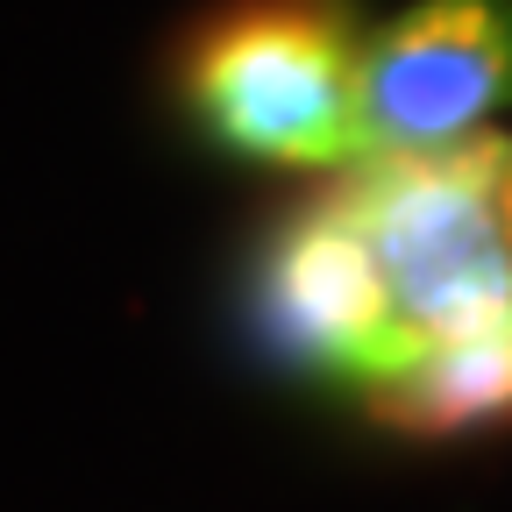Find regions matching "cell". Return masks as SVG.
<instances>
[{
	"instance_id": "obj_1",
	"label": "cell",
	"mask_w": 512,
	"mask_h": 512,
	"mask_svg": "<svg viewBox=\"0 0 512 512\" xmlns=\"http://www.w3.org/2000/svg\"><path fill=\"white\" fill-rule=\"evenodd\" d=\"M370 36L356 0H221L185 29L171 86L192 128L249 164L356 171Z\"/></svg>"
},
{
	"instance_id": "obj_2",
	"label": "cell",
	"mask_w": 512,
	"mask_h": 512,
	"mask_svg": "<svg viewBox=\"0 0 512 512\" xmlns=\"http://www.w3.org/2000/svg\"><path fill=\"white\" fill-rule=\"evenodd\" d=\"M384 271L406 349L512 313V136L370 157L335 178Z\"/></svg>"
},
{
	"instance_id": "obj_3",
	"label": "cell",
	"mask_w": 512,
	"mask_h": 512,
	"mask_svg": "<svg viewBox=\"0 0 512 512\" xmlns=\"http://www.w3.org/2000/svg\"><path fill=\"white\" fill-rule=\"evenodd\" d=\"M256 313L292 363L356 384L363 399L413 363L392 320L384 271L342 200V185H320L292 214H278V228L264 235V264H256Z\"/></svg>"
},
{
	"instance_id": "obj_4",
	"label": "cell",
	"mask_w": 512,
	"mask_h": 512,
	"mask_svg": "<svg viewBox=\"0 0 512 512\" xmlns=\"http://www.w3.org/2000/svg\"><path fill=\"white\" fill-rule=\"evenodd\" d=\"M512 107V0H420L370 36V157L448 150Z\"/></svg>"
},
{
	"instance_id": "obj_5",
	"label": "cell",
	"mask_w": 512,
	"mask_h": 512,
	"mask_svg": "<svg viewBox=\"0 0 512 512\" xmlns=\"http://www.w3.org/2000/svg\"><path fill=\"white\" fill-rule=\"evenodd\" d=\"M363 406H370L377 427H392V434L505 427L512 420V313L420 349L392 384H377Z\"/></svg>"
}]
</instances>
